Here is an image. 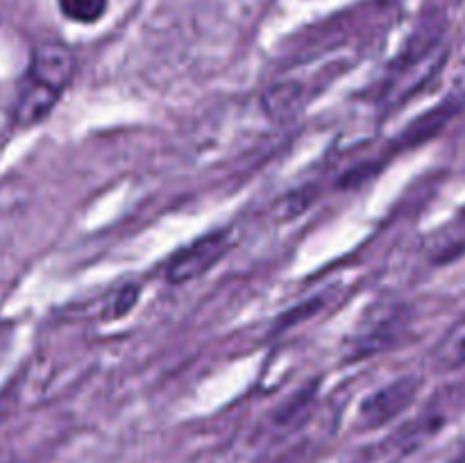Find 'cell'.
Masks as SVG:
<instances>
[{
  "label": "cell",
  "instance_id": "6da1fadb",
  "mask_svg": "<svg viewBox=\"0 0 465 463\" xmlns=\"http://www.w3.org/2000/svg\"><path fill=\"white\" fill-rule=\"evenodd\" d=\"M75 53L68 45L59 41H44L36 45L18 89L16 107H14L16 125H39L68 89L75 77Z\"/></svg>",
  "mask_w": 465,
  "mask_h": 463
},
{
  "label": "cell",
  "instance_id": "7a4b0ae2",
  "mask_svg": "<svg viewBox=\"0 0 465 463\" xmlns=\"http://www.w3.org/2000/svg\"><path fill=\"white\" fill-rule=\"evenodd\" d=\"M230 250V234L227 232H212L200 236L191 245L173 254L166 263V280L171 284H186V281L203 277L212 266H216Z\"/></svg>",
  "mask_w": 465,
  "mask_h": 463
},
{
  "label": "cell",
  "instance_id": "3957f363",
  "mask_svg": "<svg viewBox=\"0 0 465 463\" xmlns=\"http://www.w3.org/2000/svg\"><path fill=\"white\" fill-rule=\"evenodd\" d=\"M420 389V379L416 377H400V379L389 381L386 386L377 389L375 393L368 395L359 407V425L361 429H377L393 420L395 416L404 411L416 398Z\"/></svg>",
  "mask_w": 465,
  "mask_h": 463
},
{
  "label": "cell",
  "instance_id": "277c9868",
  "mask_svg": "<svg viewBox=\"0 0 465 463\" xmlns=\"http://www.w3.org/2000/svg\"><path fill=\"white\" fill-rule=\"evenodd\" d=\"M431 366L436 370L452 372L465 368V316L459 318L439 339L431 350Z\"/></svg>",
  "mask_w": 465,
  "mask_h": 463
},
{
  "label": "cell",
  "instance_id": "5b68a950",
  "mask_svg": "<svg viewBox=\"0 0 465 463\" xmlns=\"http://www.w3.org/2000/svg\"><path fill=\"white\" fill-rule=\"evenodd\" d=\"M463 103H465L463 95H452V98H448L436 109L427 112L425 116L413 121V125L404 132V139H407L409 143H418V141L425 139V136H431L436 134V132H440L454 116H457L459 112H461Z\"/></svg>",
  "mask_w": 465,
  "mask_h": 463
},
{
  "label": "cell",
  "instance_id": "8992f818",
  "mask_svg": "<svg viewBox=\"0 0 465 463\" xmlns=\"http://www.w3.org/2000/svg\"><path fill=\"white\" fill-rule=\"evenodd\" d=\"M431 257L436 261H450L457 259L459 254L465 252V225L463 222H454L450 232H440L436 241L431 243Z\"/></svg>",
  "mask_w": 465,
  "mask_h": 463
},
{
  "label": "cell",
  "instance_id": "52a82bcc",
  "mask_svg": "<svg viewBox=\"0 0 465 463\" xmlns=\"http://www.w3.org/2000/svg\"><path fill=\"white\" fill-rule=\"evenodd\" d=\"M66 18L75 23H95L107 12V0H57Z\"/></svg>",
  "mask_w": 465,
  "mask_h": 463
},
{
  "label": "cell",
  "instance_id": "ba28073f",
  "mask_svg": "<svg viewBox=\"0 0 465 463\" xmlns=\"http://www.w3.org/2000/svg\"><path fill=\"white\" fill-rule=\"evenodd\" d=\"M139 286L134 284H127L123 286L121 291L116 293V298H114V311H112V318H121L125 316V313L132 311V307L136 304V300H139Z\"/></svg>",
  "mask_w": 465,
  "mask_h": 463
},
{
  "label": "cell",
  "instance_id": "9c48e42d",
  "mask_svg": "<svg viewBox=\"0 0 465 463\" xmlns=\"http://www.w3.org/2000/svg\"><path fill=\"white\" fill-rule=\"evenodd\" d=\"M12 402H14L12 390L0 393V425H3V420L9 416V411H12Z\"/></svg>",
  "mask_w": 465,
  "mask_h": 463
},
{
  "label": "cell",
  "instance_id": "30bf717a",
  "mask_svg": "<svg viewBox=\"0 0 465 463\" xmlns=\"http://www.w3.org/2000/svg\"><path fill=\"white\" fill-rule=\"evenodd\" d=\"M454 463H465V452H463V454H461V457H459V458H457V461H454Z\"/></svg>",
  "mask_w": 465,
  "mask_h": 463
},
{
  "label": "cell",
  "instance_id": "8fae6325",
  "mask_svg": "<svg viewBox=\"0 0 465 463\" xmlns=\"http://www.w3.org/2000/svg\"><path fill=\"white\" fill-rule=\"evenodd\" d=\"M0 463H7V461H0Z\"/></svg>",
  "mask_w": 465,
  "mask_h": 463
}]
</instances>
